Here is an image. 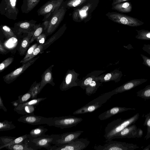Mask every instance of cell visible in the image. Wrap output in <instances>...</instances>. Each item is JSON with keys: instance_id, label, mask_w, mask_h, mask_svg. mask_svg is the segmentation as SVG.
<instances>
[{"instance_id": "cell-25", "label": "cell", "mask_w": 150, "mask_h": 150, "mask_svg": "<svg viewBox=\"0 0 150 150\" xmlns=\"http://www.w3.org/2000/svg\"><path fill=\"white\" fill-rule=\"evenodd\" d=\"M40 0H23L21 9L23 13H28L33 10Z\"/></svg>"}, {"instance_id": "cell-11", "label": "cell", "mask_w": 150, "mask_h": 150, "mask_svg": "<svg viewBox=\"0 0 150 150\" xmlns=\"http://www.w3.org/2000/svg\"><path fill=\"white\" fill-rule=\"evenodd\" d=\"M46 98H40L31 99L20 104L17 107H14L13 110L18 113L23 115L34 114L36 106Z\"/></svg>"}, {"instance_id": "cell-41", "label": "cell", "mask_w": 150, "mask_h": 150, "mask_svg": "<svg viewBox=\"0 0 150 150\" xmlns=\"http://www.w3.org/2000/svg\"><path fill=\"white\" fill-rule=\"evenodd\" d=\"M14 58L13 57H9L3 62L0 64V72L3 71L13 62Z\"/></svg>"}, {"instance_id": "cell-42", "label": "cell", "mask_w": 150, "mask_h": 150, "mask_svg": "<svg viewBox=\"0 0 150 150\" xmlns=\"http://www.w3.org/2000/svg\"><path fill=\"white\" fill-rule=\"evenodd\" d=\"M31 93L28 91V92L25 94L19 96L18 100L20 104L27 102L30 99H31Z\"/></svg>"}, {"instance_id": "cell-48", "label": "cell", "mask_w": 150, "mask_h": 150, "mask_svg": "<svg viewBox=\"0 0 150 150\" xmlns=\"http://www.w3.org/2000/svg\"><path fill=\"white\" fill-rule=\"evenodd\" d=\"M142 49L143 50L150 55V44H144Z\"/></svg>"}, {"instance_id": "cell-9", "label": "cell", "mask_w": 150, "mask_h": 150, "mask_svg": "<svg viewBox=\"0 0 150 150\" xmlns=\"http://www.w3.org/2000/svg\"><path fill=\"white\" fill-rule=\"evenodd\" d=\"M83 120L81 117L68 116L54 117L53 119V126L64 129L75 126Z\"/></svg>"}, {"instance_id": "cell-51", "label": "cell", "mask_w": 150, "mask_h": 150, "mask_svg": "<svg viewBox=\"0 0 150 150\" xmlns=\"http://www.w3.org/2000/svg\"><path fill=\"white\" fill-rule=\"evenodd\" d=\"M143 135V131L141 129L137 128V138H141Z\"/></svg>"}, {"instance_id": "cell-45", "label": "cell", "mask_w": 150, "mask_h": 150, "mask_svg": "<svg viewBox=\"0 0 150 150\" xmlns=\"http://www.w3.org/2000/svg\"><path fill=\"white\" fill-rule=\"evenodd\" d=\"M46 37V35L45 33H42L36 38L35 40L39 44H44L45 42Z\"/></svg>"}, {"instance_id": "cell-44", "label": "cell", "mask_w": 150, "mask_h": 150, "mask_svg": "<svg viewBox=\"0 0 150 150\" xmlns=\"http://www.w3.org/2000/svg\"><path fill=\"white\" fill-rule=\"evenodd\" d=\"M38 45V43H35L32 45L29 48L26 53L25 56L21 61V63H22L23 61L28 58L31 56L35 49L37 47Z\"/></svg>"}, {"instance_id": "cell-35", "label": "cell", "mask_w": 150, "mask_h": 150, "mask_svg": "<svg viewBox=\"0 0 150 150\" xmlns=\"http://www.w3.org/2000/svg\"><path fill=\"white\" fill-rule=\"evenodd\" d=\"M16 126L12 121L5 120L0 122V131L10 130L15 129Z\"/></svg>"}, {"instance_id": "cell-12", "label": "cell", "mask_w": 150, "mask_h": 150, "mask_svg": "<svg viewBox=\"0 0 150 150\" xmlns=\"http://www.w3.org/2000/svg\"><path fill=\"white\" fill-rule=\"evenodd\" d=\"M79 74L74 70L69 69L66 73L63 80L59 86L62 91L67 90L74 87L78 86V82L80 80L78 78Z\"/></svg>"}, {"instance_id": "cell-17", "label": "cell", "mask_w": 150, "mask_h": 150, "mask_svg": "<svg viewBox=\"0 0 150 150\" xmlns=\"http://www.w3.org/2000/svg\"><path fill=\"white\" fill-rule=\"evenodd\" d=\"M122 76L121 71L115 69L109 73L99 75L96 77V79L102 83L111 81L117 83L121 80Z\"/></svg>"}, {"instance_id": "cell-33", "label": "cell", "mask_w": 150, "mask_h": 150, "mask_svg": "<svg viewBox=\"0 0 150 150\" xmlns=\"http://www.w3.org/2000/svg\"><path fill=\"white\" fill-rule=\"evenodd\" d=\"M41 82H38L35 81L31 86L29 91L32 95L31 99L37 98L38 95L40 93V88Z\"/></svg>"}, {"instance_id": "cell-38", "label": "cell", "mask_w": 150, "mask_h": 150, "mask_svg": "<svg viewBox=\"0 0 150 150\" xmlns=\"http://www.w3.org/2000/svg\"><path fill=\"white\" fill-rule=\"evenodd\" d=\"M144 117L145 119L143 125L147 127V133L144 139L147 140L150 138V112L146 114Z\"/></svg>"}, {"instance_id": "cell-52", "label": "cell", "mask_w": 150, "mask_h": 150, "mask_svg": "<svg viewBox=\"0 0 150 150\" xmlns=\"http://www.w3.org/2000/svg\"><path fill=\"white\" fill-rule=\"evenodd\" d=\"M79 9L76 10L75 11L74 15L73 18L74 19L77 20L79 16Z\"/></svg>"}, {"instance_id": "cell-5", "label": "cell", "mask_w": 150, "mask_h": 150, "mask_svg": "<svg viewBox=\"0 0 150 150\" xmlns=\"http://www.w3.org/2000/svg\"><path fill=\"white\" fill-rule=\"evenodd\" d=\"M90 143V141L87 138H77L66 144L58 146L55 145L51 146L47 150H83L88 146Z\"/></svg>"}, {"instance_id": "cell-34", "label": "cell", "mask_w": 150, "mask_h": 150, "mask_svg": "<svg viewBox=\"0 0 150 150\" xmlns=\"http://www.w3.org/2000/svg\"><path fill=\"white\" fill-rule=\"evenodd\" d=\"M137 96L145 100L150 99V84L147 85L143 89L136 92Z\"/></svg>"}, {"instance_id": "cell-29", "label": "cell", "mask_w": 150, "mask_h": 150, "mask_svg": "<svg viewBox=\"0 0 150 150\" xmlns=\"http://www.w3.org/2000/svg\"><path fill=\"white\" fill-rule=\"evenodd\" d=\"M5 148L10 150H34L29 145L27 142L24 143L8 146Z\"/></svg>"}, {"instance_id": "cell-43", "label": "cell", "mask_w": 150, "mask_h": 150, "mask_svg": "<svg viewBox=\"0 0 150 150\" xmlns=\"http://www.w3.org/2000/svg\"><path fill=\"white\" fill-rule=\"evenodd\" d=\"M86 1V0H70L67 3V6L68 7H75L81 5Z\"/></svg>"}, {"instance_id": "cell-54", "label": "cell", "mask_w": 150, "mask_h": 150, "mask_svg": "<svg viewBox=\"0 0 150 150\" xmlns=\"http://www.w3.org/2000/svg\"><path fill=\"white\" fill-rule=\"evenodd\" d=\"M130 0H115L113 1L112 5H114L116 4L124 2L126 1H129Z\"/></svg>"}, {"instance_id": "cell-23", "label": "cell", "mask_w": 150, "mask_h": 150, "mask_svg": "<svg viewBox=\"0 0 150 150\" xmlns=\"http://www.w3.org/2000/svg\"><path fill=\"white\" fill-rule=\"evenodd\" d=\"M66 28V24H64L55 33L45 42L44 44L43 51L61 37L65 31Z\"/></svg>"}, {"instance_id": "cell-39", "label": "cell", "mask_w": 150, "mask_h": 150, "mask_svg": "<svg viewBox=\"0 0 150 150\" xmlns=\"http://www.w3.org/2000/svg\"><path fill=\"white\" fill-rule=\"evenodd\" d=\"M44 26L43 23L42 24L40 23L38 24V26L36 29L30 40V44L33 42L39 35L42 33L44 30Z\"/></svg>"}, {"instance_id": "cell-31", "label": "cell", "mask_w": 150, "mask_h": 150, "mask_svg": "<svg viewBox=\"0 0 150 150\" xmlns=\"http://www.w3.org/2000/svg\"><path fill=\"white\" fill-rule=\"evenodd\" d=\"M137 35L135 38L138 39L143 40H150V30L144 29L136 30Z\"/></svg>"}, {"instance_id": "cell-4", "label": "cell", "mask_w": 150, "mask_h": 150, "mask_svg": "<svg viewBox=\"0 0 150 150\" xmlns=\"http://www.w3.org/2000/svg\"><path fill=\"white\" fill-rule=\"evenodd\" d=\"M138 148L136 144L112 140L103 145H95L94 147L96 150H134Z\"/></svg>"}, {"instance_id": "cell-8", "label": "cell", "mask_w": 150, "mask_h": 150, "mask_svg": "<svg viewBox=\"0 0 150 150\" xmlns=\"http://www.w3.org/2000/svg\"><path fill=\"white\" fill-rule=\"evenodd\" d=\"M66 10V8L62 6L55 11L50 20L48 27L45 31L47 36L51 35L56 30L63 20Z\"/></svg>"}, {"instance_id": "cell-49", "label": "cell", "mask_w": 150, "mask_h": 150, "mask_svg": "<svg viewBox=\"0 0 150 150\" xmlns=\"http://www.w3.org/2000/svg\"><path fill=\"white\" fill-rule=\"evenodd\" d=\"M0 52L1 53L4 54H6L8 52L7 50L4 47L1 41L0 42Z\"/></svg>"}, {"instance_id": "cell-7", "label": "cell", "mask_w": 150, "mask_h": 150, "mask_svg": "<svg viewBox=\"0 0 150 150\" xmlns=\"http://www.w3.org/2000/svg\"><path fill=\"white\" fill-rule=\"evenodd\" d=\"M58 134H52L49 135L45 134L42 137L29 139L27 142L29 145L34 150L44 148L47 149L51 145L53 141Z\"/></svg>"}, {"instance_id": "cell-1", "label": "cell", "mask_w": 150, "mask_h": 150, "mask_svg": "<svg viewBox=\"0 0 150 150\" xmlns=\"http://www.w3.org/2000/svg\"><path fill=\"white\" fill-rule=\"evenodd\" d=\"M138 113L132 117L125 119L119 118L108 123L105 129L103 136L105 138V142H108L112 139L115 136L126 127L134 124L138 119Z\"/></svg>"}, {"instance_id": "cell-20", "label": "cell", "mask_w": 150, "mask_h": 150, "mask_svg": "<svg viewBox=\"0 0 150 150\" xmlns=\"http://www.w3.org/2000/svg\"><path fill=\"white\" fill-rule=\"evenodd\" d=\"M135 109L134 108L115 107L100 114L98 118L100 120H103L108 119L118 113L128 110H135Z\"/></svg>"}, {"instance_id": "cell-16", "label": "cell", "mask_w": 150, "mask_h": 150, "mask_svg": "<svg viewBox=\"0 0 150 150\" xmlns=\"http://www.w3.org/2000/svg\"><path fill=\"white\" fill-rule=\"evenodd\" d=\"M36 21L31 20H25L15 23L14 28L18 33L22 32L29 33L34 30L37 27L38 24H36Z\"/></svg>"}, {"instance_id": "cell-37", "label": "cell", "mask_w": 150, "mask_h": 150, "mask_svg": "<svg viewBox=\"0 0 150 150\" xmlns=\"http://www.w3.org/2000/svg\"><path fill=\"white\" fill-rule=\"evenodd\" d=\"M44 44H39L35 49L31 56L22 62V64H24L31 59L38 55L40 53H42L43 48Z\"/></svg>"}, {"instance_id": "cell-6", "label": "cell", "mask_w": 150, "mask_h": 150, "mask_svg": "<svg viewBox=\"0 0 150 150\" xmlns=\"http://www.w3.org/2000/svg\"><path fill=\"white\" fill-rule=\"evenodd\" d=\"M108 17L114 22L132 27L139 26L144 24L137 18L121 13H111L109 14Z\"/></svg>"}, {"instance_id": "cell-27", "label": "cell", "mask_w": 150, "mask_h": 150, "mask_svg": "<svg viewBox=\"0 0 150 150\" xmlns=\"http://www.w3.org/2000/svg\"><path fill=\"white\" fill-rule=\"evenodd\" d=\"M102 83L96 80V79L92 81L86 87V94L88 96L91 95L95 93L98 89L102 85Z\"/></svg>"}, {"instance_id": "cell-2", "label": "cell", "mask_w": 150, "mask_h": 150, "mask_svg": "<svg viewBox=\"0 0 150 150\" xmlns=\"http://www.w3.org/2000/svg\"><path fill=\"white\" fill-rule=\"evenodd\" d=\"M116 94L114 90L104 93L89 102L86 104L76 110L73 113L74 115L91 112L100 108L111 97Z\"/></svg>"}, {"instance_id": "cell-47", "label": "cell", "mask_w": 150, "mask_h": 150, "mask_svg": "<svg viewBox=\"0 0 150 150\" xmlns=\"http://www.w3.org/2000/svg\"><path fill=\"white\" fill-rule=\"evenodd\" d=\"M90 5H86L83 6L80 10H79V14L82 18L86 16L87 11Z\"/></svg>"}, {"instance_id": "cell-28", "label": "cell", "mask_w": 150, "mask_h": 150, "mask_svg": "<svg viewBox=\"0 0 150 150\" xmlns=\"http://www.w3.org/2000/svg\"><path fill=\"white\" fill-rule=\"evenodd\" d=\"M47 131V129L43 126H40L32 129L29 134L31 138H37L43 136Z\"/></svg>"}, {"instance_id": "cell-46", "label": "cell", "mask_w": 150, "mask_h": 150, "mask_svg": "<svg viewBox=\"0 0 150 150\" xmlns=\"http://www.w3.org/2000/svg\"><path fill=\"white\" fill-rule=\"evenodd\" d=\"M143 60L142 64L150 68V58L143 54H140Z\"/></svg>"}, {"instance_id": "cell-21", "label": "cell", "mask_w": 150, "mask_h": 150, "mask_svg": "<svg viewBox=\"0 0 150 150\" xmlns=\"http://www.w3.org/2000/svg\"><path fill=\"white\" fill-rule=\"evenodd\" d=\"M54 65H52L47 69L41 76V80L40 88V92L47 84H49L54 86L55 83L53 82L52 71Z\"/></svg>"}, {"instance_id": "cell-18", "label": "cell", "mask_w": 150, "mask_h": 150, "mask_svg": "<svg viewBox=\"0 0 150 150\" xmlns=\"http://www.w3.org/2000/svg\"><path fill=\"white\" fill-rule=\"evenodd\" d=\"M145 79H137L129 81L114 89L116 94L120 93L131 90L146 82Z\"/></svg>"}, {"instance_id": "cell-22", "label": "cell", "mask_w": 150, "mask_h": 150, "mask_svg": "<svg viewBox=\"0 0 150 150\" xmlns=\"http://www.w3.org/2000/svg\"><path fill=\"white\" fill-rule=\"evenodd\" d=\"M105 71L103 70H95L88 74L83 79L79 80L78 82V86L83 90L85 89L86 87L92 81L94 80L96 77L100 75Z\"/></svg>"}, {"instance_id": "cell-3", "label": "cell", "mask_w": 150, "mask_h": 150, "mask_svg": "<svg viewBox=\"0 0 150 150\" xmlns=\"http://www.w3.org/2000/svg\"><path fill=\"white\" fill-rule=\"evenodd\" d=\"M17 0H2L0 4V13L9 19L16 20L19 13L17 7Z\"/></svg>"}, {"instance_id": "cell-50", "label": "cell", "mask_w": 150, "mask_h": 150, "mask_svg": "<svg viewBox=\"0 0 150 150\" xmlns=\"http://www.w3.org/2000/svg\"><path fill=\"white\" fill-rule=\"evenodd\" d=\"M0 109H2L4 111L6 112L7 110L4 106L3 103V100L1 97L0 96Z\"/></svg>"}, {"instance_id": "cell-15", "label": "cell", "mask_w": 150, "mask_h": 150, "mask_svg": "<svg viewBox=\"0 0 150 150\" xmlns=\"http://www.w3.org/2000/svg\"><path fill=\"white\" fill-rule=\"evenodd\" d=\"M64 0H50L42 5L37 11L39 16H45L53 13L61 6Z\"/></svg>"}, {"instance_id": "cell-13", "label": "cell", "mask_w": 150, "mask_h": 150, "mask_svg": "<svg viewBox=\"0 0 150 150\" xmlns=\"http://www.w3.org/2000/svg\"><path fill=\"white\" fill-rule=\"evenodd\" d=\"M83 132V131L78 130L58 134L52 144L58 146L68 144L78 138Z\"/></svg>"}, {"instance_id": "cell-14", "label": "cell", "mask_w": 150, "mask_h": 150, "mask_svg": "<svg viewBox=\"0 0 150 150\" xmlns=\"http://www.w3.org/2000/svg\"><path fill=\"white\" fill-rule=\"evenodd\" d=\"M39 57L33 58L26 63L23 64L20 67L3 76L4 81L7 84L13 82L19 76L23 73L29 67L33 64Z\"/></svg>"}, {"instance_id": "cell-26", "label": "cell", "mask_w": 150, "mask_h": 150, "mask_svg": "<svg viewBox=\"0 0 150 150\" xmlns=\"http://www.w3.org/2000/svg\"><path fill=\"white\" fill-rule=\"evenodd\" d=\"M113 9L123 13L130 12L132 9V5L129 2H124L113 5Z\"/></svg>"}, {"instance_id": "cell-24", "label": "cell", "mask_w": 150, "mask_h": 150, "mask_svg": "<svg viewBox=\"0 0 150 150\" xmlns=\"http://www.w3.org/2000/svg\"><path fill=\"white\" fill-rule=\"evenodd\" d=\"M35 29L28 33V35L24 37L21 41L20 45L19 50V54L23 56L24 55L27 51L30 44V40Z\"/></svg>"}, {"instance_id": "cell-55", "label": "cell", "mask_w": 150, "mask_h": 150, "mask_svg": "<svg viewBox=\"0 0 150 150\" xmlns=\"http://www.w3.org/2000/svg\"><path fill=\"white\" fill-rule=\"evenodd\" d=\"M150 149V144L143 149L144 150H149Z\"/></svg>"}, {"instance_id": "cell-32", "label": "cell", "mask_w": 150, "mask_h": 150, "mask_svg": "<svg viewBox=\"0 0 150 150\" xmlns=\"http://www.w3.org/2000/svg\"><path fill=\"white\" fill-rule=\"evenodd\" d=\"M16 37H13L8 39L3 44L4 47L7 50H12L16 47L18 40Z\"/></svg>"}, {"instance_id": "cell-10", "label": "cell", "mask_w": 150, "mask_h": 150, "mask_svg": "<svg viewBox=\"0 0 150 150\" xmlns=\"http://www.w3.org/2000/svg\"><path fill=\"white\" fill-rule=\"evenodd\" d=\"M53 118L46 117L34 114H27L21 116L17 120L19 122L32 125L46 124L51 126L53 125Z\"/></svg>"}, {"instance_id": "cell-40", "label": "cell", "mask_w": 150, "mask_h": 150, "mask_svg": "<svg viewBox=\"0 0 150 150\" xmlns=\"http://www.w3.org/2000/svg\"><path fill=\"white\" fill-rule=\"evenodd\" d=\"M17 137L11 136H1L0 137V149L3 148L6 145L10 143Z\"/></svg>"}, {"instance_id": "cell-30", "label": "cell", "mask_w": 150, "mask_h": 150, "mask_svg": "<svg viewBox=\"0 0 150 150\" xmlns=\"http://www.w3.org/2000/svg\"><path fill=\"white\" fill-rule=\"evenodd\" d=\"M31 137L29 134H25L19 137H17L10 143L5 146L3 148H5L7 146L13 144L25 143L27 142L29 139H31Z\"/></svg>"}, {"instance_id": "cell-36", "label": "cell", "mask_w": 150, "mask_h": 150, "mask_svg": "<svg viewBox=\"0 0 150 150\" xmlns=\"http://www.w3.org/2000/svg\"><path fill=\"white\" fill-rule=\"evenodd\" d=\"M0 28L3 34L7 39L13 37H16L12 29L7 25H1Z\"/></svg>"}, {"instance_id": "cell-53", "label": "cell", "mask_w": 150, "mask_h": 150, "mask_svg": "<svg viewBox=\"0 0 150 150\" xmlns=\"http://www.w3.org/2000/svg\"><path fill=\"white\" fill-rule=\"evenodd\" d=\"M11 103L13 105L14 107H17L20 104L18 100L11 102Z\"/></svg>"}, {"instance_id": "cell-19", "label": "cell", "mask_w": 150, "mask_h": 150, "mask_svg": "<svg viewBox=\"0 0 150 150\" xmlns=\"http://www.w3.org/2000/svg\"><path fill=\"white\" fill-rule=\"evenodd\" d=\"M137 128L135 124L129 125L116 135L113 139L137 138Z\"/></svg>"}]
</instances>
